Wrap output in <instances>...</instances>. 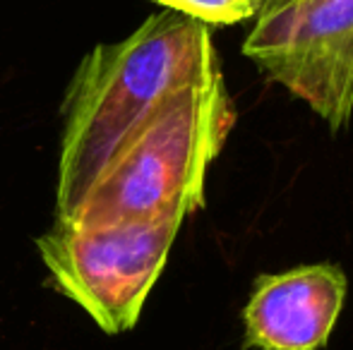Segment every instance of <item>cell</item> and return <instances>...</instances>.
Wrapping results in <instances>:
<instances>
[{
  "mask_svg": "<svg viewBox=\"0 0 353 350\" xmlns=\"http://www.w3.org/2000/svg\"><path fill=\"white\" fill-rule=\"evenodd\" d=\"M219 70L210 27L173 10L152 14L123 41L99 43L68 91L56 221L72 214L118 144L168 94Z\"/></svg>",
  "mask_w": 353,
  "mask_h": 350,
  "instance_id": "obj_1",
  "label": "cell"
},
{
  "mask_svg": "<svg viewBox=\"0 0 353 350\" xmlns=\"http://www.w3.org/2000/svg\"><path fill=\"white\" fill-rule=\"evenodd\" d=\"M236 125L223 72L171 91L118 144L68 219L74 228L190 216L205 206L207 173Z\"/></svg>",
  "mask_w": 353,
  "mask_h": 350,
  "instance_id": "obj_2",
  "label": "cell"
},
{
  "mask_svg": "<svg viewBox=\"0 0 353 350\" xmlns=\"http://www.w3.org/2000/svg\"><path fill=\"white\" fill-rule=\"evenodd\" d=\"M183 221L166 214L92 228L56 223L37 245L56 288L113 336L140 322Z\"/></svg>",
  "mask_w": 353,
  "mask_h": 350,
  "instance_id": "obj_3",
  "label": "cell"
},
{
  "mask_svg": "<svg viewBox=\"0 0 353 350\" xmlns=\"http://www.w3.org/2000/svg\"><path fill=\"white\" fill-rule=\"evenodd\" d=\"M243 53L312 108L332 132L353 116V0L262 5Z\"/></svg>",
  "mask_w": 353,
  "mask_h": 350,
  "instance_id": "obj_4",
  "label": "cell"
},
{
  "mask_svg": "<svg viewBox=\"0 0 353 350\" xmlns=\"http://www.w3.org/2000/svg\"><path fill=\"white\" fill-rule=\"evenodd\" d=\"M349 281L336 264H305L265 274L243 309L252 350H320L344 309Z\"/></svg>",
  "mask_w": 353,
  "mask_h": 350,
  "instance_id": "obj_5",
  "label": "cell"
},
{
  "mask_svg": "<svg viewBox=\"0 0 353 350\" xmlns=\"http://www.w3.org/2000/svg\"><path fill=\"white\" fill-rule=\"evenodd\" d=\"M154 3L197 19L205 27H233L255 19L265 0H154Z\"/></svg>",
  "mask_w": 353,
  "mask_h": 350,
  "instance_id": "obj_6",
  "label": "cell"
},
{
  "mask_svg": "<svg viewBox=\"0 0 353 350\" xmlns=\"http://www.w3.org/2000/svg\"><path fill=\"white\" fill-rule=\"evenodd\" d=\"M274 3H288V0H265V5H274Z\"/></svg>",
  "mask_w": 353,
  "mask_h": 350,
  "instance_id": "obj_7",
  "label": "cell"
}]
</instances>
